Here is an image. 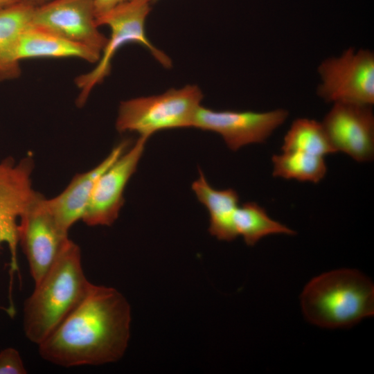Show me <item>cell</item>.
<instances>
[{"instance_id": "cell-8", "label": "cell", "mask_w": 374, "mask_h": 374, "mask_svg": "<svg viewBox=\"0 0 374 374\" xmlns=\"http://www.w3.org/2000/svg\"><path fill=\"white\" fill-rule=\"evenodd\" d=\"M33 169L30 156L19 161L11 157L0 159V243L9 248L12 273L18 269L19 220L39 194L33 188Z\"/></svg>"}, {"instance_id": "cell-21", "label": "cell", "mask_w": 374, "mask_h": 374, "mask_svg": "<svg viewBox=\"0 0 374 374\" xmlns=\"http://www.w3.org/2000/svg\"><path fill=\"white\" fill-rule=\"evenodd\" d=\"M130 0H93L96 19L114 8Z\"/></svg>"}, {"instance_id": "cell-15", "label": "cell", "mask_w": 374, "mask_h": 374, "mask_svg": "<svg viewBox=\"0 0 374 374\" xmlns=\"http://www.w3.org/2000/svg\"><path fill=\"white\" fill-rule=\"evenodd\" d=\"M35 7L23 0L0 10V83L21 75L18 42L22 32L32 24Z\"/></svg>"}, {"instance_id": "cell-24", "label": "cell", "mask_w": 374, "mask_h": 374, "mask_svg": "<svg viewBox=\"0 0 374 374\" xmlns=\"http://www.w3.org/2000/svg\"><path fill=\"white\" fill-rule=\"evenodd\" d=\"M159 0H152V3L153 4L155 3L156 2H157Z\"/></svg>"}, {"instance_id": "cell-18", "label": "cell", "mask_w": 374, "mask_h": 374, "mask_svg": "<svg viewBox=\"0 0 374 374\" xmlns=\"http://www.w3.org/2000/svg\"><path fill=\"white\" fill-rule=\"evenodd\" d=\"M281 151H295L325 157L336 152L324 129L315 120H294L283 139Z\"/></svg>"}, {"instance_id": "cell-7", "label": "cell", "mask_w": 374, "mask_h": 374, "mask_svg": "<svg viewBox=\"0 0 374 374\" xmlns=\"http://www.w3.org/2000/svg\"><path fill=\"white\" fill-rule=\"evenodd\" d=\"M44 198L39 193L18 223L19 243L35 284L50 269L70 240L68 232L46 208Z\"/></svg>"}, {"instance_id": "cell-11", "label": "cell", "mask_w": 374, "mask_h": 374, "mask_svg": "<svg viewBox=\"0 0 374 374\" xmlns=\"http://www.w3.org/2000/svg\"><path fill=\"white\" fill-rule=\"evenodd\" d=\"M32 25L102 53L107 37L96 21L93 0H51L35 7Z\"/></svg>"}, {"instance_id": "cell-4", "label": "cell", "mask_w": 374, "mask_h": 374, "mask_svg": "<svg viewBox=\"0 0 374 374\" xmlns=\"http://www.w3.org/2000/svg\"><path fill=\"white\" fill-rule=\"evenodd\" d=\"M152 0H130L121 3L96 19L98 26H107L110 37L96 66L89 72L76 77L75 83L80 89L76 105L83 106L93 87L110 73L112 60L123 45L136 43L143 46L165 68L172 66V61L163 51L157 48L145 33V21Z\"/></svg>"}, {"instance_id": "cell-2", "label": "cell", "mask_w": 374, "mask_h": 374, "mask_svg": "<svg viewBox=\"0 0 374 374\" xmlns=\"http://www.w3.org/2000/svg\"><path fill=\"white\" fill-rule=\"evenodd\" d=\"M92 283L87 278L79 246L69 240L60 255L24 302L23 328L39 345L77 307Z\"/></svg>"}, {"instance_id": "cell-3", "label": "cell", "mask_w": 374, "mask_h": 374, "mask_svg": "<svg viewBox=\"0 0 374 374\" xmlns=\"http://www.w3.org/2000/svg\"><path fill=\"white\" fill-rule=\"evenodd\" d=\"M310 323L325 328H350L374 314V285L354 269H339L312 278L300 296Z\"/></svg>"}, {"instance_id": "cell-5", "label": "cell", "mask_w": 374, "mask_h": 374, "mask_svg": "<svg viewBox=\"0 0 374 374\" xmlns=\"http://www.w3.org/2000/svg\"><path fill=\"white\" fill-rule=\"evenodd\" d=\"M203 98L198 86L188 84L159 95L122 101L116 129L120 133L136 132L148 139L159 131L192 127Z\"/></svg>"}, {"instance_id": "cell-1", "label": "cell", "mask_w": 374, "mask_h": 374, "mask_svg": "<svg viewBox=\"0 0 374 374\" xmlns=\"http://www.w3.org/2000/svg\"><path fill=\"white\" fill-rule=\"evenodd\" d=\"M131 308L114 287L92 283L77 307L38 345L44 360L62 367L99 366L124 355Z\"/></svg>"}, {"instance_id": "cell-6", "label": "cell", "mask_w": 374, "mask_h": 374, "mask_svg": "<svg viewBox=\"0 0 374 374\" xmlns=\"http://www.w3.org/2000/svg\"><path fill=\"white\" fill-rule=\"evenodd\" d=\"M317 71L321 83L317 93L326 102L373 105L374 54L370 50L349 48L322 61Z\"/></svg>"}, {"instance_id": "cell-12", "label": "cell", "mask_w": 374, "mask_h": 374, "mask_svg": "<svg viewBox=\"0 0 374 374\" xmlns=\"http://www.w3.org/2000/svg\"><path fill=\"white\" fill-rule=\"evenodd\" d=\"M321 125L336 152L358 162L374 156V115L369 105L333 103Z\"/></svg>"}, {"instance_id": "cell-22", "label": "cell", "mask_w": 374, "mask_h": 374, "mask_svg": "<svg viewBox=\"0 0 374 374\" xmlns=\"http://www.w3.org/2000/svg\"><path fill=\"white\" fill-rule=\"evenodd\" d=\"M23 0H0V10L16 4Z\"/></svg>"}, {"instance_id": "cell-16", "label": "cell", "mask_w": 374, "mask_h": 374, "mask_svg": "<svg viewBox=\"0 0 374 374\" xmlns=\"http://www.w3.org/2000/svg\"><path fill=\"white\" fill-rule=\"evenodd\" d=\"M199 173V178L192 184V189L208 212L210 234L220 240H233L238 236L233 222L234 212L239 206L238 193L233 188L215 189L201 170Z\"/></svg>"}, {"instance_id": "cell-19", "label": "cell", "mask_w": 374, "mask_h": 374, "mask_svg": "<svg viewBox=\"0 0 374 374\" xmlns=\"http://www.w3.org/2000/svg\"><path fill=\"white\" fill-rule=\"evenodd\" d=\"M271 161L272 175L276 177L317 184L327 172L325 157L304 152L282 151L273 155Z\"/></svg>"}, {"instance_id": "cell-23", "label": "cell", "mask_w": 374, "mask_h": 374, "mask_svg": "<svg viewBox=\"0 0 374 374\" xmlns=\"http://www.w3.org/2000/svg\"><path fill=\"white\" fill-rule=\"evenodd\" d=\"M24 1L36 7V6H41L44 3H46L50 1L51 0H24Z\"/></svg>"}, {"instance_id": "cell-14", "label": "cell", "mask_w": 374, "mask_h": 374, "mask_svg": "<svg viewBox=\"0 0 374 374\" xmlns=\"http://www.w3.org/2000/svg\"><path fill=\"white\" fill-rule=\"evenodd\" d=\"M101 54L82 44L30 24L21 34L17 48V59L35 57H78L97 63Z\"/></svg>"}, {"instance_id": "cell-9", "label": "cell", "mask_w": 374, "mask_h": 374, "mask_svg": "<svg viewBox=\"0 0 374 374\" xmlns=\"http://www.w3.org/2000/svg\"><path fill=\"white\" fill-rule=\"evenodd\" d=\"M288 116L284 109L256 112L215 111L200 106L192 127L220 134L228 148L236 151L247 145L265 143Z\"/></svg>"}, {"instance_id": "cell-10", "label": "cell", "mask_w": 374, "mask_h": 374, "mask_svg": "<svg viewBox=\"0 0 374 374\" xmlns=\"http://www.w3.org/2000/svg\"><path fill=\"white\" fill-rule=\"evenodd\" d=\"M148 139L139 136L98 177L82 220L88 226H111L124 204L125 188L143 155Z\"/></svg>"}, {"instance_id": "cell-17", "label": "cell", "mask_w": 374, "mask_h": 374, "mask_svg": "<svg viewBox=\"0 0 374 374\" xmlns=\"http://www.w3.org/2000/svg\"><path fill=\"white\" fill-rule=\"evenodd\" d=\"M235 231L248 246L255 245L262 238L274 234L294 235L295 231L273 220L266 210L256 202L238 206L233 217Z\"/></svg>"}, {"instance_id": "cell-20", "label": "cell", "mask_w": 374, "mask_h": 374, "mask_svg": "<svg viewBox=\"0 0 374 374\" xmlns=\"http://www.w3.org/2000/svg\"><path fill=\"white\" fill-rule=\"evenodd\" d=\"M27 370L17 350L6 348L0 351V374H26Z\"/></svg>"}, {"instance_id": "cell-13", "label": "cell", "mask_w": 374, "mask_h": 374, "mask_svg": "<svg viewBox=\"0 0 374 374\" xmlns=\"http://www.w3.org/2000/svg\"><path fill=\"white\" fill-rule=\"evenodd\" d=\"M130 144L129 139L121 141L93 168L74 176L57 196L44 198L46 208L64 231L69 232L74 223L82 220L98 177L130 147Z\"/></svg>"}]
</instances>
